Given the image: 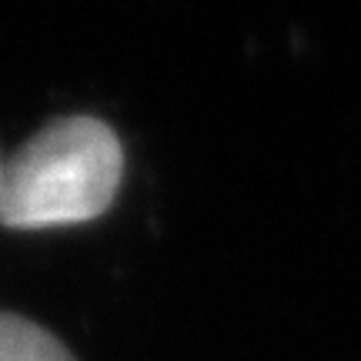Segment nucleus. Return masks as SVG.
<instances>
[{
	"label": "nucleus",
	"instance_id": "nucleus-3",
	"mask_svg": "<svg viewBox=\"0 0 361 361\" xmlns=\"http://www.w3.org/2000/svg\"><path fill=\"white\" fill-rule=\"evenodd\" d=\"M0 168H4V164H0Z\"/></svg>",
	"mask_w": 361,
	"mask_h": 361
},
{
	"label": "nucleus",
	"instance_id": "nucleus-2",
	"mask_svg": "<svg viewBox=\"0 0 361 361\" xmlns=\"http://www.w3.org/2000/svg\"><path fill=\"white\" fill-rule=\"evenodd\" d=\"M0 361H74L61 338L20 314H0Z\"/></svg>",
	"mask_w": 361,
	"mask_h": 361
},
{
	"label": "nucleus",
	"instance_id": "nucleus-1",
	"mask_svg": "<svg viewBox=\"0 0 361 361\" xmlns=\"http://www.w3.org/2000/svg\"><path fill=\"white\" fill-rule=\"evenodd\" d=\"M121 174L124 151L104 121H54L0 168V221L7 228L94 221L111 207Z\"/></svg>",
	"mask_w": 361,
	"mask_h": 361
}]
</instances>
